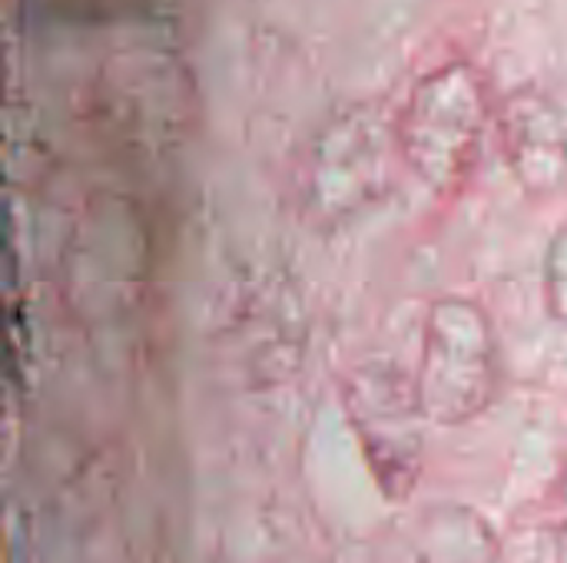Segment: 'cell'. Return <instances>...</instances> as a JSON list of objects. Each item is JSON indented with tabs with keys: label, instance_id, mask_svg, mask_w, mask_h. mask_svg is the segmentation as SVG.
I'll use <instances>...</instances> for the list:
<instances>
[{
	"label": "cell",
	"instance_id": "6da1fadb",
	"mask_svg": "<svg viewBox=\"0 0 567 563\" xmlns=\"http://www.w3.org/2000/svg\"><path fill=\"white\" fill-rule=\"evenodd\" d=\"M488 116V83L475 63L452 60L432 70L395 116L402 163L435 192L462 189L478 163Z\"/></svg>",
	"mask_w": 567,
	"mask_h": 563
},
{
	"label": "cell",
	"instance_id": "7a4b0ae2",
	"mask_svg": "<svg viewBox=\"0 0 567 563\" xmlns=\"http://www.w3.org/2000/svg\"><path fill=\"white\" fill-rule=\"evenodd\" d=\"M422 408L432 425H468L498 395L502 358L488 312L462 295L429 305L422 365L415 375Z\"/></svg>",
	"mask_w": 567,
	"mask_h": 563
},
{
	"label": "cell",
	"instance_id": "3957f363",
	"mask_svg": "<svg viewBox=\"0 0 567 563\" xmlns=\"http://www.w3.org/2000/svg\"><path fill=\"white\" fill-rule=\"evenodd\" d=\"M346 415L389 501L415 491L425 461V408L415 378L392 365H365L346 382Z\"/></svg>",
	"mask_w": 567,
	"mask_h": 563
},
{
	"label": "cell",
	"instance_id": "277c9868",
	"mask_svg": "<svg viewBox=\"0 0 567 563\" xmlns=\"http://www.w3.org/2000/svg\"><path fill=\"white\" fill-rule=\"evenodd\" d=\"M399 153L395 126L372 113L339 116L309 159V196L322 212H352L369 206L389 186V156ZM402 156V153H399Z\"/></svg>",
	"mask_w": 567,
	"mask_h": 563
},
{
	"label": "cell",
	"instance_id": "5b68a950",
	"mask_svg": "<svg viewBox=\"0 0 567 563\" xmlns=\"http://www.w3.org/2000/svg\"><path fill=\"white\" fill-rule=\"evenodd\" d=\"M502 153L528 192H555L567 183V116L561 103L535 86L505 96L498 110Z\"/></svg>",
	"mask_w": 567,
	"mask_h": 563
},
{
	"label": "cell",
	"instance_id": "8992f818",
	"mask_svg": "<svg viewBox=\"0 0 567 563\" xmlns=\"http://www.w3.org/2000/svg\"><path fill=\"white\" fill-rule=\"evenodd\" d=\"M495 528L468 508H435L419 514L385 551L382 563H498Z\"/></svg>",
	"mask_w": 567,
	"mask_h": 563
},
{
	"label": "cell",
	"instance_id": "52a82bcc",
	"mask_svg": "<svg viewBox=\"0 0 567 563\" xmlns=\"http://www.w3.org/2000/svg\"><path fill=\"white\" fill-rule=\"evenodd\" d=\"M545 305L551 319L567 329V222L551 236L545 252Z\"/></svg>",
	"mask_w": 567,
	"mask_h": 563
},
{
	"label": "cell",
	"instance_id": "ba28073f",
	"mask_svg": "<svg viewBox=\"0 0 567 563\" xmlns=\"http://www.w3.org/2000/svg\"><path fill=\"white\" fill-rule=\"evenodd\" d=\"M551 528H555V557L567 563V461L555 488V511H551Z\"/></svg>",
	"mask_w": 567,
	"mask_h": 563
}]
</instances>
